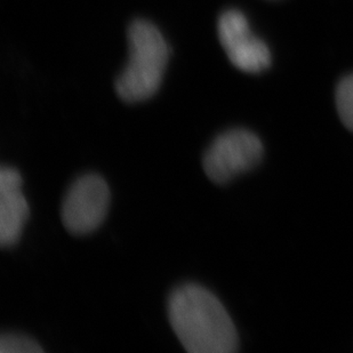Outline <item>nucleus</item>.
I'll use <instances>...</instances> for the list:
<instances>
[{"label": "nucleus", "mask_w": 353, "mask_h": 353, "mask_svg": "<svg viewBox=\"0 0 353 353\" xmlns=\"http://www.w3.org/2000/svg\"><path fill=\"white\" fill-rule=\"evenodd\" d=\"M20 172L10 166L0 170V245L10 248L20 240L30 208L22 192Z\"/></svg>", "instance_id": "obj_6"}, {"label": "nucleus", "mask_w": 353, "mask_h": 353, "mask_svg": "<svg viewBox=\"0 0 353 353\" xmlns=\"http://www.w3.org/2000/svg\"><path fill=\"white\" fill-rule=\"evenodd\" d=\"M335 102L341 121L353 132V74L344 77L337 85Z\"/></svg>", "instance_id": "obj_7"}, {"label": "nucleus", "mask_w": 353, "mask_h": 353, "mask_svg": "<svg viewBox=\"0 0 353 353\" xmlns=\"http://www.w3.org/2000/svg\"><path fill=\"white\" fill-rule=\"evenodd\" d=\"M1 353H41L43 347L38 342L22 334L6 333L0 337Z\"/></svg>", "instance_id": "obj_8"}, {"label": "nucleus", "mask_w": 353, "mask_h": 353, "mask_svg": "<svg viewBox=\"0 0 353 353\" xmlns=\"http://www.w3.org/2000/svg\"><path fill=\"white\" fill-rule=\"evenodd\" d=\"M110 190L97 174H86L74 181L64 196L61 217L71 234L85 236L100 228L107 217Z\"/></svg>", "instance_id": "obj_4"}, {"label": "nucleus", "mask_w": 353, "mask_h": 353, "mask_svg": "<svg viewBox=\"0 0 353 353\" xmlns=\"http://www.w3.org/2000/svg\"><path fill=\"white\" fill-rule=\"evenodd\" d=\"M263 154V144L256 134L245 128L225 130L203 154V170L214 183L227 184L254 170Z\"/></svg>", "instance_id": "obj_3"}, {"label": "nucleus", "mask_w": 353, "mask_h": 353, "mask_svg": "<svg viewBox=\"0 0 353 353\" xmlns=\"http://www.w3.org/2000/svg\"><path fill=\"white\" fill-rule=\"evenodd\" d=\"M217 36L228 59L238 70L256 74L270 67V50L252 31L243 12L228 10L221 14L217 22Z\"/></svg>", "instance_id": "obj_5"}, {"label": "nucleus", "mask_w": 353, "mask_h": 353, "mask_svg": "<svg viewBox=\"0 0 353 353\" xmlns=\"http://www.w3.org/2000/svg\"><path fill=\"white\" fill-rule=\"evenodd\" d=\"M127 36L128 61L114 87L126 103H139L149 100L159 90L170 48L159 29L147 20L134 21Z\"/></svg>", "instance_id": "obj_2"}, {"label": "nucleus", "mask_w": 353, "mask_h": 353, "mask_svg": "<svg viewBox=\"0 0 353 353\" xmlns=\"http://www.w3.org/2000/svg\"><path fill=\"white\" fill-rule=\"evenodd\" d=\"M170 326L190 353H232L238 349L236 326L223 304L198 283L176 287L167 302Z\"/></svg>", "instance_id": "obj_1"}]
</instances>
